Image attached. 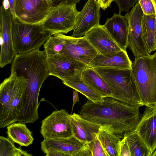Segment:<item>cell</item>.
Returning <instances> with one entry per match:
<instances>
[{"label": "cell", "mask_w": 156, "mask_h": 156, "mask_svg": "<svg viewBox=\"0 0 156 156\" xmlns=\"http://www.w3.org/2000/svg\"><path fill=\"white\" fill-rule=\"evenodd\" d=\"M140 107L105 96L101 103L87 99L79 114L122 138L126 134L135 130L141 117Z\"/></svg>", "instance_id": "obj_1"}, {"label": "cell", "mask_w": 156, "mask_h": 156, "mask_svg": "<svg viewBox=\"0 0 156 156\" xmlns=\"http://www.w3.org/2000/svg\"><path fill=\"white\" fill-rule=\"evenodd\" d=\"M44 51L39 48L23 54H17L11 67V73L27 80L26 94V100L21 121L33 123L38 119V99L42 85L49 76Z\"/></svg>", "instance_id": "obj_2"}, {"label": "cell", "mask_w": 156, "mask_h": 156, "mask_svg": "<svg viewBox=\"0 0 156 156\" xmlns=\"http://www.w3.org/2000/svg\"><path fill=\"white\" fill-rule=\"evenodd\" d=\"M27 80L11 73L0 86V128L20 122L25 105Z\"/></svg>", "instance_id": "obj_3"}, {"label": "cell", "mask_w": 156, "mask_h": 156, "mask_svg": "<svg viewBox=\"0 0 156 156\" xmlns=\"http://www.w3.org/2000/svg\"><path fill=\"white\" fill-rule=\"evenodd\" d=\"M132 70L144 105H156V51L135 58Z\"/></svg>", "instance_id": "obj_4"}, {"label": "cell", "mask_w": 156, "mask_h": 156, "mask_svg": "<svg viewBox=\"0 0 156 156\" xmlns=\"http://www.w3.org/2000/svg\"><path fill=\"white\" fill-rule=\"evenodd\" d=\"M116 92L122 101L132 105L144 106L132 69L92 68Z\"/></svg>", "instance_id": "obj_5"}, {"label": "cell", "mask_w": 156, "mask_h": 156, "mask_svg": "<svg viewBox=\"0 0 156 156\" xmlns=\"http://www.w3.org/2000/svg\"><path fill=\"white\" fill-rule=\"evenodd\" d=\"M12 35L16 53L23 54L40 48L53 35L46 31L38 24L26 23L14 18Z\"/></svg>", "instance_id": "obj_6"}, {"label": "cell", "mask_w": 156, "mask_h": 156, "mask_svg": "<svg viewBox=\"0 0 156 156\" xmlns=\"http://www.w3.org/2000/svg\"><path fill=\"white\" fill-rule=\"evenodd\" d=\"M76 4L60 2L54 5L44 19L38 23L44 30L52 35L66 34L73 30L79 12Z\"/></svg>", "instance_id": "obj_7"}, {"label": "cell", "mask_w": 156, "mask_h": 156, "mask_svg": "<svg viewBox=\"0 0 156 156\" xmlns=\"http://www.w3.org/2000/svg\"><path fill=\"white\" fill-rule=\"evenodd\" d=\"M143 13L138 2L130 11L125 14L128 22L129 31L128 47L135 58L149 55L143 34L142 18Z\"/></svg>", "instance_id": "obj_8"}, {"label": "cell", "mask_w": 156, "mask_h": 156, "mask_svg": "<svg viewBox=\"0 0 156 156\" xmlns=\"http://www.w3.org/2000/svg\"><path fill=\"white\" fill-rule=\"evenodd\" d=\"M69 114L66 109L55 110L42 120L41 133L45 139L67 138L73 136Z\"/></svg>", "instance_id": "obj_9"}, {"label": "cell", "mask_w": 156, "mask_h": 156, "mask_svg": "<svg viewBox=\"0 0 156 156\" xmlns=\"http://www.w3.org/2000/svg\"><path fill=\"white\" fill-rule=\"evenodd\" d=\"M54 4L53 0H15L14 18L26 23L38 24Z\"/></svg>", "instance_id": "obj_10"}, {"label": "cell", "mask_w": 156, "mask_h": 156, "mask_svg": "<svg viewBox=\"0 0 156 156\" xmlns=\"http://www.w3.org/2000/svg\"><path fill=\"white\" fill-rule=\"evenodd\" d=\"M1 53L0 66L3 68L12 63L16 55L12 35L13 17L9 7L3 5L0 9Z\"/></svg>", "instance_id": "obj_11"}, {"label": "cell", "mask_w": 156, "mask_h": 156, "mask_svg": "<svg viewBox=\"0 0 156 156\" xmlns=\"http://www.w3.org/2000/svg\"><path fill=\"white\" fill-rule=\"evenodd\" d=\"M46 61L49 76L56 77L62 81L81 74L87 66L61 55L47 56Z\"/></svg>", "instance_id": "obj_12"}, {"label": "cell", "mask_w": 156, "mask_h": 156, "mask_svg": "<svg viewBox=\"0 0 156 156\" xmlns=\"http://www.w3.org/2000/svg\"><path fill=\"white\" fill-rule=\"evenodd\" d=\"M65 44L60 55L83 62L87 66L98 53L84 37L64 35Z\"/></svg>", "instance_id": "obj_13"}, {"label": "cell", "mask_w": 156, "mask_h": 156, "mask_svg": "<svg viewBox=\"0 0 156 156\" xmlns=\"http://www.w3.org/2000/svg\"><path fill=\"white\" fill-rule=\"evenodd\" d=\"M41 149L46 156H77L86 143L73 136L67 138L45 139L41 142Z\"/></svg>", "instance_id": "obj_14"}, {"label": "cell", "mask_w": 156, "mask_h": 156, "mask_svg": "<svg viewBox=\"0 0 156 156\" xmlns=\"http://www.w3.org/2000/svg\"><path fill=\"white\" fill-rule=\"evenodd\" d=\"M97 0H88L79 12L71 37H80L93 27L100 24V8Z\"/></svg>", "instance_id": "obj_15"}, {"label": "cell", "mask_w": 156, "mask_h": 156, "mask_svg": "<svg viewBox=\"0 0 156 156\" xmlns=\"http://www.w3.org/2000/svg\"><path fill=\"white\" fill-rule=\"evenodd\" d=\"M99 54L108 56L122 50L104 25L92 28L84 36Z\"/></svg>", "instance_id": "obj_16"}, {"label": "cell", "mask_w": 156, "mask_h": 156, "mask_svg": "<svg viewBox=\"0 0 156 156\" xmlns=\"http://www.w3.org/2000/svg\"><path fill=\"white\" fill-rule=\"evenodd\" d=\"M135 130L147 147L151 156L156 149V105L146 107Z\"/></svg>", "instance_id": "obj_17"}, {"label": "cell", "mask_w": 156, "mask_h": 156, "mask_svg": "<svg viewBox=\"0 0 156 156\" xmlns=\"http://www.w3.org/2000/svg\"><path fill=\"white\" fill-rule=\"evenodd\" d=\"M112 38L121 49L125 51L128 47L129 27L125 15L114 13L103 25Z\"/></svg>", "instance_id": "obj_18"}, {"label": "cell", "mask_w": 156, "mask_h": 156, "mask_svg": "<svg viewBox=\"0 0 156 156\" xmlns=\"http://www.w3.org/2000/svg\"><path fill=\"white\" fill-rule=\"evenodd\" d=\"M71 124L73 136L80 141L86 143L97 137L101 128L99 124L83 118L79 114H71Z\"/></svg>", "instance_id": "obj_19"}, {"label": "cell", "mask_w": 156, "mask_h": 156, "mask_svg": "<svg viewBox=\"0 0 156 156\" xmlns=\"http://www.w3.org/2000/svg\"><path fill=\"white\" fill-rule=\"evenodd\" d=\"M132 62L126 51L122 50L115 54L108 56L98 54L88 66L132 69Z\"/></svg>", "instance_id": "obj_20"}, {"label": "cell", "mask_w": 156, "mask_h": 156, "mask_svg": "<svg viewBox=\"0 0 156 156\" xmlns=\"http://www.w3.org/2000/svg\"><path fill=\"white\" fill-rule=\"evenodd\" d=\"M81 77L87 84L102 95L122 101L116 92L92 68L87 66L82 72Z\"/></svg>", "instance_id": "obj_21"}, {"label": "cell", "mask_w": 156, "mask_h": 156, "mask_svg": "<svg viewBox=\"0 0 156 156\" xmlns=\"http://www.w3.org/2000/svg\"><path fill=\"white\" fill-rule=\"evenodd\" d=\"M65 85L76 90L87 98L96 103H102L105 96L101 94L82 79L81 74L62 81Z\"/></svg>", "instance_id": "obj_22"}, {"label": "cell", "mask_w": 156, "mask_h": 156, "mask_svg": "<svg viewBox=\"0 0 156 156\" xmlns=\"http://www.w3.org/2000/svg\"><path fill=\"white\" fill-rule=\"evenodd\" d=\"M7 129L8 138L20 147H27L32 144L34 139L32 133L25 123L19 122H14L8 126Z\"/></svg>", "instance_id": "obj_23"}, {"label": "cell", "mask_w": 156, "mask_h": 156, "mask_svg": "<svg viewBox=\"0 0 156 156\" xmlns=\"http://www.w3.org/2000/svg\"><path fill=\"white\" fill-rule=\"evenodd\" d=\"M97 137L108 156H118V146L122 138L121 136L101 128Z\"/></svg>", "instance_id": "obj_24"}, {"label": "cell", "mask_w": 156, "mask_h": 156, "mask_svg": "<svg viewBox=\"0 0 156 156\" xmlns=\"http://www.w3.org/2000/svg\"><path fill=\"white\" fill-rule=\"evenodd\" d=\"M156 14L146 15L142 18V29L148 53L150 54L155 50V29Z\"/></svg>", "instance_id": "obj_25"}, {"label": "cell", "mask_w": 156, "mask_h": 156, "mask_svg": "<svg viewBox=\"0 0 156 156\" xmlns=\"http://www.w3.org/2000/svg\"><path fill=\"white\" fill-rule=\"evenodd\" d=\"M131 156H151L147 146L134 130L125 134Z\"/></svg>", "instance_id": "obj_26"}, {"label": "cell", "mask_w": 156, "mask_h": 156, "mask_svg": "<svg viewBox=\"0 0 156 156\" xmlns=\"http://www.w3.org/2000/svg\"><path fill=\"white\" fill-rule=\"evenodd\" d=\"M51 36L44 44V51L47 56L60 55L65 44L64 35L58 33Z\"/></svg>", "instance_id": "obj_27"}, {"label": "cell", "mask_w": 156, "mask_h": 156, "mask_svg": "<svg viewBox=\"0 0 156 156\" xmlns=\"http://www.w3.org/2000/svg\"><path fill=\"white\" fill-rule=\"evenodd\" d=\"M14 142L9 138L0 136V156H32L20 148L16 147Z\"/></svg>", "instance_id": "obj_28"}, {"label": "cell", "mask_w": 156, "mask_h": 156, "mask_svg": "<svg viewBox=\"0 0 156 156\" xmlns=\"http://www.w3.org/2000/svg\"><path fill=\"white\" fill-rule=\"evenodd\" d=\"M79 156H108L100 141L97 137L86 143L85 147L79 153Z\"/></svg>", "instance_id": "obj_29"}, {"label": "cell", "mask_w": 156, "mask_h": 156, "mask_svg": "<svg viewBox=\"0 0 156 156\" xmlns=\"http://www.w3.org/2000/svg\"><path fill=\"white\" fill-rule=\"evenodd\" d=\"M138 2L144 14L151 15L155 14L154 8L151 0H139Z\"/></svg>", "instance_id": "obj_30"}, {"label": "cell", "mask_w": 156, "mask_h": 156, "mask_svg": "<svg viewBox=\"0 0 156 156\" xmlns=\"http://www.w3.org/2000/svg\"><path fill=\"white\" fill-rule=\"evenodd\" d=\"M139 0H114L117 4L119 13L122 12H127Z\"/></svg>", "instance_id": "obj_31"}, {"label": "cell", "mask_w": 156, "mask_h": 156, "mask_svg": "<svg viewBox=\"0 0 156 156\" xmlns=\"http://www.w3.org/2000/svg\"><path fill=\"white\" fill-rule=\"evenodd\" d=\"M118 156H131L129 147L125 136L121 139L119 144Z\"/></svg>", "instance_id": "obj_32"}, {"label": "cell", "mask_w": 156, "mask_h": 156, "mask_svg": "<svg viewBox=\"0 0 156 156\" xmlns=\"http://www.w3.org/2000/svg\"><path fill=\"white\" fill-rule=\"evenodd\" d=\"M114 1V0H97L100 7L104 10L109 7Z\"/></svg>", "instance_id": "obj_33"}, {"label": "cell", "mask_w": 156, "mask_h": 156, "mask_svg": "<svg viewBox=\"0 0 156 156\" xmlns=\"http://www.w3.org/2000/svg\"><path fill=\"white\" fill-rule=\"evenodd\" d=\"M78 91L76 90H73V105L72 107V112L73 111V107L76 102H78L80 101Z\"/></svg>", "instance_id": "obj_34"}, {"label": "cell", "mask_w": 156, "mask_h": 156, "mask_svg": "<svg viewBox=\"0 0 156 156\" xmlns=\"http://www.w3.org/2000/svg\"><path fill=\"white\" fill-rule=\"evenodd\" d=\"M11 13L14 18H15V0H8Z\"/></svg>", "instance_id": "obj_35"}, {"label": "cell", "mask_w": 156, "mask_h": 156, "mask_svg": "<svg viewBox=\"0 0 156 156\" xmlns=\"http://www.w3.org/2000/svg\"><path fill=\"white\" fill-rule=\"evenodd\" d=\"M81 0H53L54 4L63 2L68 3L75 4L78 3Z\"/></svg>", "instance_id": "obj_36"}, {"label": "cell", "mask_w": 156, "mask_h": 156, "mask_svg": "<svg viewBox=\"0 0 156 156\" xmlns=\"http://www.w3.org/2000/svg\"><path fill=\"white\" fill-rule=\"evenodd\" d=\"M155 50H156V19L155 26Z\"/></svg>", "instance_id": "obj_37"}, {"label": "cell", "mask_w": 156, "mask_h": 156, "mask_svg": "<svg viewBox=\"0 0 156 156\" xmlns=\"http://www.w3.org/2000/svg\"><path fill=\"white\" fill-rule=\"evenodd\" d=\"M153 3V4L155 11V14L156 15V0H151Z\"/></svg>", "instance_id": "obj_38"}, {"label": "cell", "mask_w": 156, "mask_h": 156, "mask_svg": "<svg viewBox=\"0 0 156 156\" xmlns=\"http://www.w3.org/2000/svg\"><path fill=\"white\" fill-rule=\"evenodd\" d=\"M154 154L156 156V149H155V150L154 151Z\"/></svg>", "instance_id": "obj_39"}]
</instances>
